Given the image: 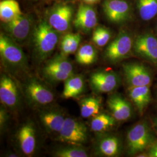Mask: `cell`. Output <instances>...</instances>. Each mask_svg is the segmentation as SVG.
<instances>
[{"label":"cell","mask_w":157,"mask_h":157,"mask_svg":"<svg viewBox=\"0 0 157 157\" xmlns=\"http://www.w3.org/2000/svg\"><path fill=\"white\" fill-rule=\"evenodd\" d=\"M75 27L84 32L94 28L97 24V17L94 9L87 4H81L73 21Z\"/></svg>","instance_id":"obj_13"},{"label":"cell","mask_w":157,"mask_h":157,"mask_svg":"<svg viewBox=\"0 0 157 157\" xmlns=\"http://www.w3.org/2000/svg\"><path fill=\"white\" fill-rule=\"evenodd\" d=\"M154 139L151 131L146 122L137 124L130 129L127 136L130 154L143 151L151 144Z\"/></svg>","instance_id":"obj_2"},{"label":"cell","mask_w":157,"mask_h":157,"mask_svg":"<svg viewBox=\"0 0 157 157\" xmlns=\"http://www.w3.org/2000/svg\"><path fill=\"white\" fill-rule=\"evenodd\" d=\"M18 140L23 152L27 155L33 153L36 145L35 130L30 124H26L19 129Z\"/></svg>","instance_id":"obj_16"},{"label":"cell","mask_w":157,"mask_h":157,"mask_svg":"<svg viewBox=\"0 0 157 157\" xmlns=\"http://www.w3.org/2000/svg\"><path fill=\"white\" fill-rule=\"evenodd\" d=\"M124 74L131 87L149 86L152 81L150 71L143 64L129 63L123 65Z\"/></svg>","instance_id":"obj_6"},{"label":"cell","mask_w":157,"mask_h":157,"mask_svg":"<svg viewBox=\"0 0 157 157\" xmlns=\"http://www.w3.org/2000/svg\"><path fill=\"white\" fill-rule=\"evenodd\" d=\"M58 32L49 23L41 21L33 31V42L35 49L40 58L44 59L54 50L59 39Z\"/></svg>","instance_id":"obj_1"},{"label":"cell","mask_w":157,"mask_h":157,"mask_svg":"<svg viewBox=\"0 0 157 157\" xmlns=\"http://www.w3.org/2000/svg\"><path fill=\"white\" fill-rule=\"evenodd\" d=\"M81 40V36L79 34H73V37L72 41V44L70 49V54H73L76 52L78 48Z\"/></svg>","instance_id":"obj_31"},{"label":"cell","mask_w":157,"mask_h":157,"mask_svg":"<svg viewBox=\"0 0 157 157\" xmlns=\"http://www.w3.org/2000/svg\"><path fill=\"white\" fill-rule=\"evenodd\" d=\"M6 112L4 109H2L1 108V111H0V125L1 128L4 126V124L6 122Z\"/></svg>","instance_id":"obj_32"},{"label":"cell","mask_w":157,"mask_h":157,"mask_svg":"<svg viewBox=\"0 0 157 157\" xmlns=\"http://www.w3.org/2000/svg\"><path fill=\"white\" fill-rule=\"evenodd\" d=\"M101 153L108 157H113L117 155L119 151V141L114 136L108 137L102 140L99 145Z\"/></svg>","instance_id":"obj_25"},{"label":"cell","mask_w":157,"mask_h":157,"mask_svg":"<svg viewBox=\"0 0 157 157\" xmlns=\"http://www.w3.org/2000/svg\"><path fill=\"white\" fill-rule=\"evenodd\" d=\"M86 4L93 5L98 3L100 0H83Z\"/></svg>","instance_id":"obj_34"},{"label":"cell","mask_w":157,"mask_h":157,"mask_svg":"<svg viewBox=\"0 0 157 157\" xmlns=\"http://www.w3.org/2000/svg\"><path fill=\"white\" fill-rule=\"evenodd\" d=\"M115 118L105 113L97 115L91 122V128L95 132H101L112 127L115 124Z\"/></svg>","instance_id":"obj_23"},{"label":"cell","mask_w":157,"mask_h":157,"mask_svg":"<svg viewBox=\"0 0 157 157\" xmlns=\"http://www.w3.org/2000/svg\"><path fill=\"white\" fill-rule=\"evenodd\" d=\"M43 72L47 78L53 82H57L66 81L73 75V74L67 73L66 72H63L56 69H48L45 68H44Z\"/></svg>","instance_id":"obj_29"},{"label":"cell","mask_w":157,"mask_h":157,"mask_svg":"<svg viewBox=\"0 0 157 157\" xmlns=\"http://www.w3.org/2000/svg\"><path fill=\"white\" fill-rule=\"evenodd\" d=\"M0 54L2 59L12 66H22L25 63V56L22 49L10 36L0 35Z\"/></svg>","instance_id":"obj_5"},{"label":"cell","mask_w":157,"mask_h":157,"mask_svg":"<svg viewBox=\"0 0 157 157\" xmlns=\"http://www.w3.org/2000/svg\"><path fill=\"white\" fill-rule=\"evenodd\" d=\"M32 24V19L23 14L11 22L4 23V29L15 41L22 42L28 37Z\"/></svg>","instance_id":"obj_8"},{"label":"cell","mask_w":157,"mask_h":157,"mask_svg":"<svg viewBox=\"0 0 157 157\" xmlns=\"http://www.w3.org/2000/svg\"><path fill=\"white\" fill-rule=\"evenodd\" d=\"M103 10L111 22H123L129 17L130 6L124 0H106L103 4Z\"/></svg>","instance_id":"obj_9"},{"label":"cell","mask_w":157,"mask_h":157,"mask_svg":"<svg viewBox=\"0 0 157 157\" xmlns=\"http://www.w3.org/2000/svg\"><path fill=\"white\" fill-rule=\"evenodd\" d=\"M65 119L62 113L55 111H44L40 115V119L45 128L52 133H59Z\"/></svg>","instance_id":"obj_17"},{"label":"cell","mask_w":157,"mask_h":157,"mask_svg":"<svg viewBox=\"0 0 157 157\" xmlns=\"http://www.w3.org/2000/svg\"><path fill=\"white\" fill-rule=\"evenodd\" d=\"M59 140L71 145L79 146L87 140V131L84 124L72 118H66L59 133Z\"/></svg>","instance_id":"obj_3"},{"label":"cell","mask_w":157,"mask_h":157,"mask_svg":"<svg viewBox=\"0 0 157 157\" xmlns=\"http://www.w3.org/2000/svg\"><path fill=\"white\" fill-rule=\"evenodd\" d=\"M96 58L97 51L94 47L90 44H85L78 49L76 59L81 65H89L95 62Z\"/></svg>","instance_id":"obj_24"},{"label":"cell","mask_w":157,"mask_h":157,"mask_svg":"<svg viewBox=\"0 0 157 157\" xmlns=\"http://www.w3.org/2000/svg\"><path fill=\"white\" fill-rule=\"evenodd\" d=\"M107 105L116 120L125 121L132 115V107L130 103L120 95L110 97L107 101Z\"/></svg>","instance_id":"obj_15"},{"label":"cell","mask_w":157,"mask_h":157,"mask_svg":"<svg viewBox=\"0 0 157 157\" xmlns=\"http://www.w3.org/2000/svg\"><path fill=\"white\" fill-rule=\"evenodd\" d=\"M137 8L141 18L150 21L157 15V0H137Z\"/></svg>","instance_id":"obj_22"},{"label":"cell","mask_w":157,"mask_h":157,"mask_svg":"<svg viewBox=\"0 0 157 157\" xmlns=\"http://www.w3.org/2000/svg\"><path fill=\"white\" fill-rule=\"evenodd\" d=\"M44 68L48 69H56L73 74V65L67 59L63 58V56L52 59L45 65Z\"/></svg>","instance_id":"obj_26"},{"label":"cell","mask_w":157,"mask_h":157,"mask_svg":"<svg viewBox=\"0 0 157 157\" xmlns=\"http://www.w3.org/2000/svg\"><path fill=\"white\" fill-rule=\"evenodd\" d=\"M72 13L70 6H58L51 13L48 23L58 32H65L69 28Z\"/></svg>","instance_id":"obj_11"},{"label":"cell","mask_w":157,"mask_h":157,"mask_svg":"<svg viewBox=\"0 0 157 157\" xmlns=\"http://www.w3.org/2000/svg\"><path fill=\"white\" fill-rule=\"evenodd\" d=\"M26 94L30 100L39 105H47L54 100L53 93L36 80L29 81L26 87Z\"/></svg>","instance_id":"obj_10"},{"label":"cell","mask_w":157,"mask_h":157,"mask_svg":"<svg viewBox=\"0 0 157 157\" xmlns=\"http://www.w3.org/2000/svg\"><path fill=\"white\" fill-rule=\"evenodd\" d=\"M58 157H87L88 154L85 150L79 147H66L59 149L55 152Z\"/></svg>","instance_id":"obj_28"},{"label":"cell","mask_w":157,"mask_h":157,"mask_svg":"<svg viewBox=\"0 0 157 157\" xmlns=\"http://www.w3.org/2000/svg\"><path fill=\"white\" fill-rule=\"evenodd\" d=\"M19 3L16 0H3L0 2V19L2 22H11L22 15Z\"/></svg>","instance_id":"obj_19"},{"label":"cell","mask_w":157,"mask_h":157,"mask_svg":"<svg viewBox=\"0 0 157 157\" xmlns=\"http://www.w3.org/2000/svg\"><path fill=\"white\" fill-rule=\"evenodd\" d=\"M132 45L133 41L130 36L122 31L108 46L105 52V58L110 62L119 61L129 55Z\"/></svg>","instance_id":"obj_4"},{"label":"cell","mask_w":157,"mask_h":157,"mask_svg":"<svg viewBox=\"0 0 157 157\" xmlns=\"http://www.w3.org/2000/svg\"><path fill=\"white\" fill-rule=\"evenodd\" d=\"M149 157H157V142L151 146L149 151Z\"/></svg>","instance_id":"obj_33"},{"label":"cell","mask_w":157,"mask_h":157,"mask_svg":"<svg viewBox=\"0 0 157 157\" xmlns=\"http://www.w3.org/2000/svg\"><path fill=\"white\" fill-rule=\"evenodd\" d=\"M155 121H157V118H156V119H155Z\"/></svg>","instance_id":"obj_36"},{"label":"cell","mask_w":157,"mask_h":157,"mask_svg":"<svg viewBox=\"0 0 157 157\" xmlns=\"http://www.w3.org/2000/svg\"><path fill=\"white\" fill-rule=\"evenodd\" d=\"M129 95L141 113L151 101L149 86L131 87L129 90Z\"/></svg>","instance_id":"obj_18"},{"label":"cell","mask_w":157,"mask_h":157,"mask_svg":"<svg viewBox=\"0 0 157 157\" xmlns=\"http://www.w3.org/2000/svg\"><path fill=\"white\" fill-rule=\"evenodd\" d=\"M118 77L115 73L98 72L91 76L90 82L93 89L100 93L110 92L118 85Z\"/></svg>","instance_id":"obj_14"},{"label":"cell","mask_w":157,"mask_h":157,"mask_svg":"<svg viewBox=\"0 0 157 157\" xmlns=\"http://www.w3.org/2000/svg\"><path fill=\"white\" fill-rule=\"evenodd\" d=\"M155 124H156V126H157V121H155Z\"/></svg>","instance_id":"obj_35"},{"label":"cell","mask_w":157,"mask_h":157,"mask_svg":"<svg viewBox=\"0 0 157 157\" xmlns=\"http://www.w3.org/2000/svg\"><path fill=\"white\" fill-rule=\"evenodd\" d=\"M80 115L84 118H89L97 115L100 108L101 101L95 97H87L80 103Z\"/></svg>","instance_id":"obj_21"},{"label":"cell","mask_w":157,"mask_h":157,"mask_svg":"<svg viewBox=\"0 0 157 157\" xmlns=\"http://www.w3.org/2000/svg\"><path fill=\"white\" fill-rule=\"evenodd\" d=\"M84 80L81 76H72L65 81L62 97L66 99L75 98L84 90Z\"/></svg>","instance_id":"obj_20"},{"label":"cell","mask_w":157,"mask_h":157,"mask_svg":"<svg viewBox=\"0 0 157 157\" xmlns=\"http://www.w3.org/2000/svg\"><path fill=\"white\" fill-rule=\"evenodd\" d=\"M111 36V33L107 29L100 26L93 32L92 40L96 45L103 47L108 43Z\"/></svg>","instance_id":"obj_27"},{"label":"cell","mask_w":157,"mask_h":157,"mask_svg":"<svg viewBox=\"0 0 157 157\" xmlns=\"http://www.w3.org/2000/svg\"><path fill=\"white\" fill-rule=\"evenodd\" d=\"M19 93L16 84L10 77L3 75L0 80V100L6 107H15L19 102Z\"/></svg>","instance_id":"obj_12"},{"label":"cell","mask_w":157,"mask_h":157,"mask_svg":"<svg viewBox=\"0 0 157 157\" xmlns=\"http://www.w3.org/2000/svg\"><path fill=\"white\" fill-rule=\"evenodd\" d=\"M73 33L67 34L63 36L61 43V50L63 56L70 55V49L72 44Z\"/></svg>","instance_id":"obj_30"},{"label":"cell","mask_w":157,"mask_h":157,"mask_svg":"<svg viewBox=\"0 0 157 157\" xmlns=\"http://www.w3.org/2000/svg\"><path fill=\"white\" fill-rule=\"evenodd\" d=\"M134 50L138 56L157 64V39L153 35L139 36L135 40Z\"/></svg>","instance_id":"obj_7"}]
</instances>
